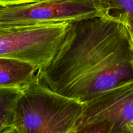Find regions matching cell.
Instances as JSON below:
<instances>
[{
    "label": "cell",
    "mask_w": 133,
    "mask_h": 133,
    "mask_svg": "<svg viewBox=\"0 0 133 133\" xmlns=\"http://www.w3.org/2000/svg\"><path fill=\"white\" fill-rule=\"evenodd\" d=\"M39 81L83 103L133 80V48L128 27L101 16L69 23Z\"/></svg>",
    "instance_id": "cell-1"
},
{
    "label": "cell",
    "mask_w": 133,
    "mask_h": 133,
    "mask_svg": "<svg viewBox=\"0 0 133 133\" xmlns=\"http://www.w3.org/2000/svg\"><path fill=\"white\" fill-rule=\"evenodd\" d=\"M84 103L54 92L38 78L22 90L7 133H75Z\"/></svg>",
    "instance_id": "cell-2"
},
{
    "label": "cell",
    "mask_w": 133,
    "mask_h": 133,
    "mask_svg": "<svg viewBox=\"0 0 133 133\" xmlns=\"http://www.w3.org/2000/svg\"><path fill=\"white\" fill-rule=\"evenodd\" d=\"M69 23L0 28V57L30 62L40 70L57 53Z\"/></svg>",
    "instance_id": "cell-3"
},
{
    "label": "cell",
    "mask_w": 133,
    "mask_h": 133,
    "mask_svg": "<svg viewBox=\"0 0 133 133\" xmlns=\"http://www.w3.org/2000/svg\"><path fill=\"white\" fill-rule=\"evenodd\" d=\"M133 133V80L84 104L75 133Z\"/></svg>",
    "instance_id": "cell-4"
},
{
    "label": "cell",
    "mask_w": 133,
    "mask_h": 133,
    "mask_svg": "<svg viewBox=\"0 0 133 133\" xmlns=\"http://www.w3.org/2000/svg\"><path fill=\"white\" fill-rule=\"evenodd\" d=\"M100 16L94 0H40L0 6V28L71 22Z\"/></svg>",
    "instance_id": "cell-5"
},
{
    "label": "cell",
    "mask_w": 133,
    "mask_h": 133,
    "mask_svg": "<svg viewBox=\"0 0 133 133\" xmlns=\"http://www.w3.org/2000/svg\"><path fill=\"white\" fill-rule=\"evenodd\" d=\"M38 70L30 62L0 57V87L23 89L36 79Z\"/></svg>",
    "instance_id": "cell-6"
},
{
    "label": "cell",
    "mask_w": 133,
    "mask_h": 133,
    "mask_svg": "<svg viewBox=\"0 0 133 133\" xmlns=\"http://www.w3.org/2000/svg\"><path fill=\"white\" fill-rule=\"evenodd\" d=\"M101 17L133 29V0H94Z\"/></svg>",
    "instance_id": "cell-7"
},
{
    "label": "cell",
    "mask_w": 133,
    "mask_h": 133,
    "mask_svg": "<svg viewBox=\"0 0 133 133\" xmlns=\"http://www.w3.org/2000/svg\"><path fill=\"white\" fill-rule=\"evenodd\" d=\"M22 90L0 87V133H7L12 125L16 103Z\"/></svg>",
    "instance_id": "cell-8"
},
{
    "label": "cell",
    "mask_w": 133,
    "mask_h": 133,
    "mask_svg": "<svg viewBox=\"0 0 133 133\" xmlns=\"http://www.w3.org/2000/svg\"><path fill=\"white\" fill-rule=\"evenodd\" d=\"M40 0H0V6H7V5H20V4L29 3L35 2Z\"/></svg>",
    "instance_id": "cell-9"
},
{
    "label": "cell",
    "mask_w": 133,
    "mask_h": 133,
    "mask_svg": "<svg viewBox=\"0 0 133 133\" xmlns=\"http://www.w3.org/2000/svg\"><path fill=\"white\" fill-rule=\"evenodd\" d=\"M129 31V34L130 36H131V42H132V48H133V31L131 29H130L128 27Z\"/></svg>",
    "instance_id": "cell-10"
},
{
    "label": "cell",
    "mask_w": 133,
    "mask_h": 133,
    "mask_svg": "<svg viewBox=\"0 0 133 133\" xmlns=\"http://www.w3.org/2000/svg\"><path fill=\"white\" fill-rule=\"evenodd\" d=\"M130 29H131V30H132V31H133V29H131V28H129Z\"/></svg>",
    "instance_id": "cell-11"
}]
</instances>
